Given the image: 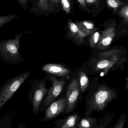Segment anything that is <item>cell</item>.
<instances>
[{
    "label": "cell",
    "instance_id": "cell-25",
    "mask_svg": "<svg viewBox=\"0 0 128 128\" xmlns=\"http://www.w3.org/2000/svg\"></svg>",
    "mask_w": 128,
    "mask_h": 128
},
{
    "label": "cell",
    "instance_id": "cell-16",
    "mask_svg": "<svg viewBox=\"0 0 128 128\" xmlns=\"http://www.w3.org/2000/svg\"><path fill=\"white\" fill-rule=\"evenodd\" d=\"M100 38V33L98 32L93 33L89 40V44L92 47L94 48L98 43Z\"/></svg>",
    "mask_w": 128,
    "mask_h": 128
},
{
    "label": "cell",
    "instance_id": "cell-4",
    "mask_svg": "<svg viewBox=\"0 0 128 128\" xmlns=\"http://www.w3.org/2000/svg\"><path fill=\"white\" fill-rule=\"evenodd\" d=\"M108 97V92L104 89H100L96 92L87 103L86 116H89L93 110L102 109Z\"/></svg>",
    "mask_w": 128,
    "mask_h": 128
},
{
    "label": "cell",
    "instance_id": "cell-17",
    "mask_svg": "<svg viewBox=\"0 0 128 128\" xmlns=\"http://www.w3.org/2000/svg\"><path fill=\"white\" fill-rule=\"evenodd\" d=\"M38 6L42 11H47L50 8L48 0H39Z\"/></svg>",
    "mask_w": 128,
    "mask_h": 128
},
{
    "label": "cell",
    "instance_id": "cell-5",
    "mask_svg": "<svg viewBox=\"0 0 128 128\" xmlns=\"http://www.w3.org/2000/svg\"><path fill=\"white\" fill-rule=\"evenodd\" d=\"M50 79L52 85L44 103V104L46 107L49 106L53 101L59 96L64 89L65 83L64 78L58 80L55 77L51 76Z\"/></svg>",
    "mask_w": 128,
    "mask_h": 128
},
{
    "label": "cell",
    "instance_id": "cell-15",
    "mask_svg": "<svg viewBox=\"0 0 128 128\" xmlns=\"http://www.w3.org/2000/svg\"><path fill=\"white\" fill-rule=\"evenodd\" d=\"M95 119L93 118H86L82 119L78 125L79 128L92 127L95 122Z\"/></svg>",
    "mask_w": 128,
    "mask_h": 128
},
{
    "label": "cell",
    "instance_id": "cell-18",
    "mask_svg": "<svg viewBox=\"0 0 128 128\" xmlns=\"http://www.w3.org/2000/svg\"><path fill=\"white\" fill-rule=\"evenodd\" d=\"M62 6L65 12L69 14L71 10L70 2V0H60Z\"/></svg>",
    "mask_w": 128,
    "mask_h": 128
},
{
    "label": "cell",
    "instance_id": "cell-21",
    "mask_svg": "<svg viewBox=\"0 0 128 128\" xmlns=\"http://www.w3.org/2000/svg\"><path fill=\"white\" fill-rule=\"evenodd\" d=\"M107 3L108 5L111 7L116 8L118 7V3L115 0H108Z\"/></svg>",
    "mask_w": 128,
    "mask_h": 128
},
{
    "label": "cell",
    "instance_id": "cell-11",
    "mask_svg": "<svg viewBox=\"0 0 128 128\" xmlns=\"http://www.w3.org/2000/svg\"><path fill=\"white\" fill-rule=\"evenodd\" d=\"M76 24L80 30L85 34L86 37L91 35L94 31V24L90 21L77 22Z\"/></svg>",
    "mask_w": 128,
    "mask_h": 128
},
{
    "label": "cell",
    "instance_id": "cell-23",
    "mask_svg": "<svg viewBox=\"0 0 128 128\" xmlns=\"http://www.w3.org/2000/svg\"><path fill=\"white\" fill-rule=\"evenodd\" d=\"M86 2L87 3H88L89 4H92L94 3L96 1V0H86Z\"/></svg>",
    "mask_w": 128,
    "mask_h": 128
},
{
    "label": "cell",
    "instance_id": "cell-6",
    "mask_svg": "<svg viewBox=\"0 0 128 128\" xmlns=\"http://www.w3.org/2000/svg\"><path fill=\"white\" fill-rule=\"evenodd\" d=\"M66 106V98H60L53 102L46 110L44 118L41 119V121L52 120L64 111Z\"/></svg>",
    "mask_w": 128,
    "mask_h": 128
},
{
    "label": "cell",
    "instance_id": "cell-3",
    "mask_svg": "<svg viewBox=\"0 0 128 128\" xmlns=\"http://www.w3.org/2000/svg\"><path fill=\"white\" fill-rule=\"evenodd\" d=\"M80 89L77 79L72 80L68 84L66 92V113L74 109L80 96Z\"/></svg>",
    "mask_w": 128,
    "mask_h": 128
},
{
    "label": "cell",
    "instance_id": "cell-9",
    "mask_svg": "<svg viewBox=\"0 0 128 128\" xmlns=\"http://www.w3.org/2000/svg\"><path fill=\"white\" fill-rule=\"evenodd\" d=\"M80 115L78 114L70 115L63 119L55 122L56 127L61 128H76L80 119Z\"/></svg>",
    "mask_w": 128,
    "mask_h": 128
},
{
    "label": "cell",
    "instance_id": "cell-13",
    "mask_svg": "<svg viewBox=\"0 0 128 128\" xmlns=\"http://www.w3.org/2000/svg\"><path fill=\"white\" fill-rule=\"evenodd\" d=\"M18 17L16 14H10L8 15H2L0 14V29Z\"/></svg>",
    "mask_w": 128,
    "mask_h": 128
},
{
    "label": "cell",
    "instance_id": "cell-2",
    "mask_svg": "<svg viewBox=\"0 0 128 128\" xmlns=\"http://www.w3.org/2000/svg\"><path fill=\"white\" fill-rule=\"evenodd\" d=\"M30 74V72L26 71L4 83L0 89V111Z\"/></svg>",
    "mask_w": 128,
    "mask_h": 128
},
{
    "label": "cell",
    "instance_id": "cell-20",
    "mask_svg": "<svg viewBox=\"0 0 128 128\" xmlns=\"http://www.w3.org/2000/svg\"><path fill=\"white\" fill-rule=\"evenodd\" d=\"M32 0H17L20 5L22 7L23 10H26L28 8L27 4L28 2Z\"/></svg>",
    "mask_w": 128,
    "mask_h": 128
},
{
    "label": "cell",
    "instance_id": "cell-12",
    "mask_svg": "<svg viewBox=\"0 0 128 128\" xmlns=\"http://www.w3.org/2000/svg\"><path fill=\"white\" fill-rule=\"evenodd\" d=\"M78 75L79 76L80 88L81 92H84L88 86V77L84 71H80L78 73Z\"/></svg>",
    "mask_w": 128,
    "mask_h": 128
},
{
    "label": "cell",
    "instance_id": "cell-14",
    "mask_svg": "<svg viewBox=\"0 0 128 128\" xmlns=\"http://www.w3.org/2000/svg\"><path fill=\"white\" fill-rule=\"evenodd\" d=\"M112 38L108 35V32L104 33L101 39L98 44V47L100 49H103L109 46L112 42Z\"/></svg>",
    "mask_w": 128,
    "mask_h": 128
},
{
    "label": "cell",
    "instance_id": "cell-19",
    "mask_svg": "<svg viewBox=\"0 0 128 128\" xmlns=\"http://www.w3.org/2000/svg\"><path fill=\"white\" fill-rule=\"evenodd\" d=\"M110 64V62L108 60H101L97 63L96 68L98 69H104L108 67Z\"/></svg>",
    "mask_w": 128,
    "mask_h": 128
},
{
    "label": "cell",
    "instance_id": "cell-10",
    "mask_svg": "<svg viewBox=\"0 0 128 128\" xmlns=\"http://www.w3.org/2000/svg\"><path fill=\"white\" fill-rule=\"evenodd\" d=\"M68 27L70 37L78 44L83 43L84 38L86 36L80 30L76 24L70 21L68 22Z\"/></svg>",
    "mask_w": 128,
    "mask_h": 128
},
{
    "label": "cell",
    "instance_id": "cell-24",
    "mask_svg": "<svg viewBox=\"0 0 128 128\" xmlns=\"http://www.w3.org/2000/svg\"><path fill=\"white\" fill-rule=\"evenodd\" d=\"M52 2L55 4H58L59 2V0H51Z\"/></svg>",
    "mask_w": 128,
    "mask_h": 128
},
{
    "label": "cell",
    "instance_id": "cell-8",
    "mask_svg": "<svg viewBox=\"0 0 128 128\" xmlns=\"http://www.w3.org/2000/svg\"><path fill=\"white\" fill-rule=\"evenodd\" d=\"M42 69L44 72L60 77L66 76L70 72L68 68L58 64H46L42 67Z\"/></svg>",
    "mask_w": 128,
    "mask_h": 128
},
{
    "label": "cell",
    "instance_id": "cell-7",
    "mask_svg": "<svg viewBox=\"0 0 128 128\" xmlns=\"http://www.w3.org/2000/svg\"><path fill=\"white\" fill-rule=\"evenodd\" d=\"M48 89L44 81L40 83L36 88L32 98L33 110L35 113L39 111L40 106L47 93Z\"/></svg>",
    "mask_w": 128,
    "mask_h": 128
},
{
    "label": "cell",
    "instance_id": "cell-22",
    "mask_svg": "<svg viewBox=\"0 0 128 128\" xmlns=\"http://www.w3.org/2000/svg\"><path fill=\"white\" fill-rule=\"evenodd\" d=\"M80 5L84 8H86V0H77Z\"/></svg>",
    "mask_w": 128,
    "mask_h": 128
},
{
    "label": "cell",
    "instance_id": "cell-1",
    "mask_svg": "<svg viewBox=\"0 0 128 128\" xmlns=\"http://www.w3.org/2000/svg\"><path fill=\"white\" fill-rule=\"evenodd\" d=\"M22 33H16L13 39L0 41V57L3 61L10 64L17 62L21 55L19 52L20 41Z\"/></svg>",
    "mask_w": 128,
    "mask_h": 128
}]
</instances>
